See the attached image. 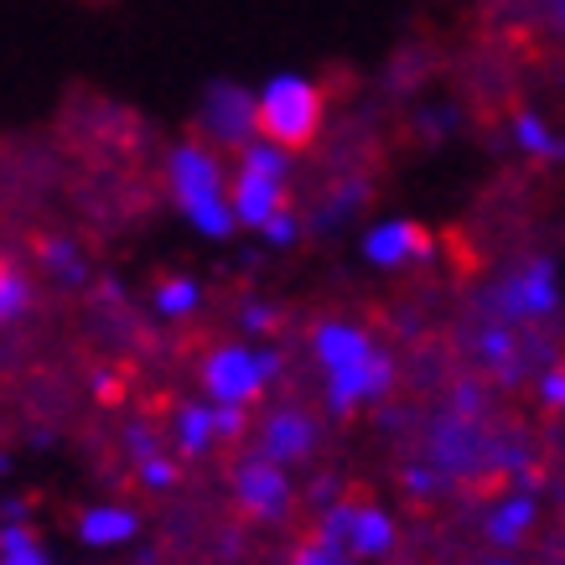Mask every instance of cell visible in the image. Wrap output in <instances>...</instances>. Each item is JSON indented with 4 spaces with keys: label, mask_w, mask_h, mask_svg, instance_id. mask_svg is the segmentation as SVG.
<instances>
[{
    "label": "cell",
    "mask_w": 565,
    "mask_h": 565,
    "mask_svg": "<svg viewBox=\"0 0 565 565\" xmlns=\"http://www.w3.org/2000/svg\"><path fill=\"white\" fill-rule=\"evenodd\" d=\"M172 192H177V207H182V218L203 234V239H228L239 218H234V182H223V167L218 156L188 140V146H177L172 151Z\"/></svg>",
    "instance_id": "obj_1"
},
{
    "label": "cell",
    "mask_w": 565,
    "mask_h": 565,
    "mask_svg": "<svg viewBox=\"0 0 565 565\" xmlns=\"http://www.w3.org/2000/svg\"><path fill=\"white\" fill-rule=\"evenodd\" d=\"M322 125V94L301 73H275L259 88V136L275 146H307Z\"/></svg>",
    "instance_id": "obj_2"
},
{
    "label": "cell",
    "mask_w": 565,
    "mask_h": 565,
    "mask_svg": "<svg viewBox=\"0 0 565 565\" xmlns=\"http://www.w3.org/2000/svg\"><path fill=\"white\" fill-rule=\"evenodd\" d=\"M270 379H275V353H259V348H244V343L213 348L203 363V384L213 405H239L244 411Z\"/></svg>",
    "instance_id": "obj_3"
},
{
    "label": "cell",
    "mask_w": 565,
    "mask_h": 565,
    "mask_svg": "<svg viewBox=\"0 0 565 565\" xmlns=\"http://www.w3.org/2000/svg\"><path fill=\"white\" fill-rule=\"evenodd\" d=\"M203 130L244 151L249 140H259V94H244L239 84H213L203 94Z\"/></svg>",
    "instance_id": "obj_4"
},
{
    "label": "cell",
    "mask_w": 565,
    "mask_h": 565,
    "mask_svg": "<svg viewBox=\"0 0 565 565\" xmlns=\"http://www.w3.org/2000/svg\"><path fill=\"white\" fill-rule=\"evenodd\" d=\"M555 301H561V291H555V270L545 259L524 265L519 275L503 280V291H493V311L503 322H540L555 311Z\"/></svg>",
    "instance_id": "obj_5"
},
{
    "label": "cell",
    "mask_w": 565,
    "mask_h": 565,
    "mask_svg": "<svg viewBox=\"0 0 565 565\" xmlns=\"http://www.w3.org/2000/svg\"><path fill=\"white\" fill-rule=\"evenodd\" d=\"M234 498H239V509L249 519H275L291 509V478H286V467L265 462V457H249V462L234 467Z\"/></svg>",
    "instance_id": "obj_6"
},
{
    "label": "cell",
    "mask_w": 565,
    "mask_h": 565,
    "mask_svg": "<svg viewBox=\"0 0 565 565\" xmlns=\"http://www.w3.org/2000/svg\"><path fill=\"white\" fill-rule=\"evenodd\" d=\"M436 255V244L420 223L411 218H390V223H374L363 234V259L379 265V270H399V265H420V259Z\"/></svg>",
    "instance_id": "obj_7"
},
{
    "label": "cell",
    "mask_w": 565,
    "mask_h": 565,
    "mask_svg": "<svg viewBox=\"0 0 565 565\" xmlns=\"http://www.w3.org/2000/svg\"><path fill=\"white\" fill-rule=\"evenodd\" d=\"M394 379V363L384 359V353H374V359L353 363V369H338V374H327V405L332 411H353V405H369V399H379V394L390 390Z\"/></svg>",
    "instance_id": "obj_8"
},
{
    "label": "cell",
    "mask_w": 565,
    "mask_h": 565,
    "mask_svg": "<svg viewBox=\"0 0 565 565\" xmlns=\"http://www.w3.org/2000/svg\"><path fill=\"white\" fill-rule=\"evenodd\" d=\"M234 218L244 228H259L265 234V223L275 213H286V182L280 177H259V172H234Z\"/></svg>",
    "instance_id": "obj_9"
},
{
    "label": "cell",
    "mask_w": 565,
    "mask_h": 565,
    "mask_svg": "<svg viewBox=\"0 0 565 565\" xmlns=\"http://www.w3.org/2000/svg\"><path fill=\"white\" fill-rule=\"evenodd\" d=\"M307 451H311V420H307V415H301V411L265 415L255 457H265V462H275V467H286V462H296V457H307Z\"/></svg>",
    "instance_id": "obj_10"
},
{
    "label": "cell",
    "mask_w": 565,
    "mask_h": 565,
    "mask_svg": "<svg viewBox=\"0 0 565 565\" xmlns=\"http://www.w3.org/2000/svg\"><path fill=\"white\" fill-rule=\"evenodd\" d=\"M311 353H317V363H322L327 374H338V369H353V363L374 359L379 348L369 343V332H363V327L322 322L317 327V338H311Z\"/></svg>",
    "instance_id": "obj_11"
},
{
    "label": "cell",
    "mask_w": 565,
    "mask_h": 565,
    "mask_svg": "<svg viewBox=\"0 0 565 565\" xmlns=\"http://www.w3.org/2000/svg\"><path fill=\"white\" fill-rule=\"evenodd\" d=\"M140 519L130 514V509H115V503H99V509H88L84 519H78V534H84V545L94 550H109V545H125L130 534H136Z\"/></svg>",
    "instance_id": "obj_12"
},
{
    "label": "cell",
    "mask_w": 565,
    "mask_h": 565,
    "mask_svg": "<svg viewBox=\"0 0 565 565\" xmlns=\"http://www.w3.org/2000/svg\"><path fill=\"white\" fill-rule=\"evenodd\" d=\"M394 550V524L384 509L374 503H359V524H353V540H348V555L353 561H374V555H390Z\"/></svg>",
    "instance_id": "obj_13"
},
{
    "label": "cell",
    "mask_w": 565,
    "mask_h": 565,
    "mask_svg": "<svg viewBox=\"0 0 565 565\" xmlns=\"http://www.w3.org/2000/svg\"><path fill=\"white\" fill-rule=\"evenodd\" d=\"M530 524H534V493H514L493 509V519H488V540H493V545H519V540L530 534Z\"/></svg>",
    "instance_id": "obj_14"
},
{
    "label": "cell",
    "mask_w": 565,
    "mask_h": 565,
    "mask_svg": "<svg viewBox=\"0 0 565 565\" xmlns=\"http://www.w3.org/2000/svg\"><path fill=\"white\" fill-rule=\"evenodd\" d=\"M213 441H218L213 405H182L177 411V446H182V457H203Z\"/></svg>",
    "instance_id": "obj_15"
},
{
    "label": "cell",
    "mask_w": 565,
    "mask_h": 565,
    "mask_svg": "<svg viewBox=\"0 0 565 565\" xmlns=\"http://www.w3.org/2000/svg\"><path fill=\"white\" fill-rule=\"evenodd\" d=\"M198 301H203V291H198V280H188V275H167L151 296V307L161 317H188V311H198Z\"/></svg>",
    "instance_id": "obj_16"
},
{
    "label": "cell",
    "mask_w": 565,
    "mask_h": 565,
    "mask_svg": "<svg viewBox=\"0 0 565 565\" xmlns=\"http://www.w3.org/2000/svg\"><path fill=\"white\" fill-rule=\"evenodd\" d=\"M239 172H259V177H280L286 182V146H275V140H249L239 151Z\"/></svg>",
    "instance_id": "obj_17"
},
{
    "label": "cell",
    "mask_w": 565,
    "mask_h": 565,
    "mask_svg": "<svg viewBox=\"0 0 565 565\" xmlns=\"http://www.w3.org/2000/svg\"><path fill=\"white\" fill-rule=\"evenodd\" d=\"M0 565H47L42 545L26 534V524H6L0 530Z\"/></svg>",
    "instance_id": "obj_18"
},
{
    "label": "cell",
    "mask_w": 565,
    "mask_h": 565,
    "mask_svg": "<svg viewBox=\"0 0 565 565\" xmlns=\"http://www.w3.org/2000/svg\"><path fill=\"white\" fill-rule=\"evenodd\" d=\"M353 524H359V503H332V509H322V524H317V540L332 550H348V540H353Z\"/></svg>",
    "instance_id": "obj_19"
},
{
    "label": "cell",
    "mask_w": 565,
    "mask_h": 565,
    "mask_svg": "<svg viewBox=\"0 0 565 565\" xmlns=\"http://www.w3.org/2000/svg\"><path fill=\"white\" fill-rule=\"evenodd\" d=\"M514 140H519V151H530V156H561V146H555V136H550V125L534 115V109H524L514 120Z\"/></svg>",
    "instance_id": "obj_20"
},
{
    "label": "cell",
    "mask_w": 565,
    "mask_h": 565,
    "mask_svg": "<svg viewBox=\"0 0 565 565\" xmlns=\"http://www.w3.org/2000/svg\"><path fill=\"white\" fill-rule=\"evenodd\" d=\"M478 348H482V359L493 363V369H503V374H514V338L503 332V327H488L478 338Z\"/></svg>",
    "instance_id": "obj_21"
},
{
    "label": "cell",
    "mask_w": 565,
    "mask_h": 565,
    "mask_svg": "<svg viewBox=\"0 0 565 565\" xmlns=\"http://www.w3.org/2000/svg\"><path fill=\"white\" fill-rule=\"evenodd\" d=\"M21 311H26V280H21L17 270H6L0 275V317H6V322H17Z\"/></svg>",
    "instance_id": "obj_22"
},
{
    "label": "cell",
    "mask_w": 565,
    "mask_h": 565,
    "mask_svg": "<svg viewBox=\"0 0 565 565\" xmlns=\"http://www.w3.org/2000/svg\"><path fill=\"white\" fill-rule=\"evenodd\" d=\"M42 259H47L52 270H63V280H84V259H78V249L63 239H52L47 249H42Z\"/></svg>",
    "instance_id": "obj_23"
},
{
    "label": "cell",
    "mask_w": 565,
    "mask_h": 565,
    "mask_svg": "<svg viewBox=\"0 0 565 565\" xmlns=\"http://www.w3.org/2000/svg\"><path fill=\"white\" fill-rule=\"evenodd\" d=\"M213 420H218V441H239L244 436V411L239 405H213Z\"/></svg>",
    "instance_id": "obj_24"
},
{
    "label": "cell",
    "mask_w": 565,
    "mask_h": 565,
    "mask_svg": "<svg viewBox=\"0 0 565 565\" xmlns=\"http://www.w3.org/2000/svg\"><path fill=\"white\" fill-rule=\"evenodd\" d=\"M172 478H177V467L167 462V457H146V462H140V482H146V488H172Z\"/></svg>",
    "instance_id": "obj_25"
},
{
    "label": "cell",
    "mask_w": 565,
    "mask_h": 565,
    "mask_svg": "<svg viewBox=\"0 0 565 565\" xmlns=\"http://www.w3.org/2000/svg\"><path fill=\"white\" fill-rule=\"evenodd\" d=\"M540 399H545L550 411H565V369H550V374L540 379Z\"/></svg>",
    "instance_id": "obj_26"
},
{
    "label": "cell",
    "mask_w": 565,
    "mask_h": 565,
    "mask_svg": "<svg viewBox=\"0 0 565 565\" xmlns=\"http://www.w3.org/2000/svg\"><path fill=\"white\" fill-rule=\"evenodd\" d=\"M265 239H270V244H291L296 239V218H291V213H275V218L265 223Z\"/></svg>",
    "instance_id": "obj_27"
},
{
    "label": "cell",
    "mask_w": 565,
    "mask_h": 565,
    "mask_svg": "<svg viewBox=\"0 0 565 565\" xmlns=\"http://www.w3.org/2000/svg\"><path fill=\"white\" fill-rule=\"evenodd\" d=\"M270 322H275L270 307H259V301H249V307H244V327H249V332H265Z\"/></svg>",
    "instance_id": "obj_28"
},
{
    "label": "cell",
    "mask_w": 565,
    "mask_h": 565,
    "mask_svg": "<svg viewBox=\"0 0 565 565\" xmlns=\"http://www.w3.org/2000/svg\"><path fill=\"white\" fill-rule=\"evenodd\" d=\"M405 482H411V493H426V488H430V478L420 472V467H411V472H405Z\"/></svg>",
    "instance_id": "obj_29"
},
{
    "label": "cell",
    "mask_w": 565,
    "mask_h": 565,
    "mask_svg": "<svg viewBox=\"0 0 565 565\" xmlns=\"http://www.w3.org/2000/svg\"><path fill=\"white\" fill-rule=\"evenodd\" d=\"M545 11H550V21L565 32V0H545Z\"/></svg>",
    "instance_id": "obj_30"
},
{
    "label": "cell",
    "mask_w": 565,
    "mask_h": 565,
    "mask_svg": "<svg viewBox=\"0 0 565 565\" xmlns=\"http://www.w3.org/2000/svg\"><path fill=\"white\" fill-rule=\"evenodd\" d=\"M561 156H565V140H561Z\"/></svg>",
    "instance_id": "obj_31"
}]
</instances>
